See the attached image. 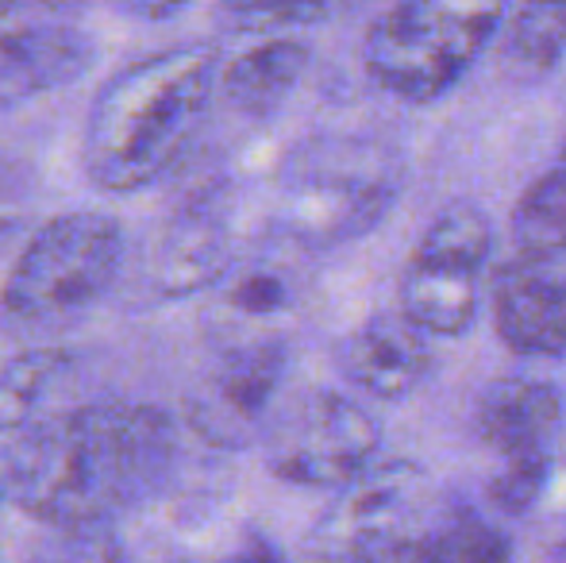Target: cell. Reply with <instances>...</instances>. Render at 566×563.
<instances>
[{
    "instance_id": "cell-7",
    "label": "cell",
    "mask_w": 566,
    "mask_h": 563,
    "mask_svg": "<svg viewBox=\"0 0 566 563\" xmlns=\"http://www.w3.org/2000/svg\"><path fill=\"white\" fill-rule=\"evenodd\" d=\"M417 471L409 463L366 467L316 518L297 563H405L417 541Z\"/></svg>"
},
{
    "instance_id": "cell-21",
    "label": "cell",
    "mask_w": 566,
    "mask_h": 563,
    "mask_svg": "<svg viewBox=\"0 0 566 563\" xmlns=\"http://www.w3.org/2000/svg\"><path fill=\"white\" fill-rule=\"evenodd\" d=\"M343 0H224V15L243 31H293L324 23Z\"/></svg>"
},
{
    "instance_id": "cell-14",
    "label": "cell",
    "mask_w": 566,
    "mask_h": 563,
    "mask_svg": "<svg viewBox=\"0 0 566 563\" xmlns=\"http://www.w3.org/2000/svg\"><path fill=\"white\" fill-rule=\"evenodd\" d=\"M339 375L378 402H401L432 371V336L420 332L409 316L374 313L339 340Z\"/></svg>"
},
{
    "instance_id": "cell-17",
    "label": "cell",
    "mask_w": 566,
    "mask_h": 563,
    "mask_svg": "<svg viewBox=\"0 0 566 563\" xmlns=\"http://www.w3.org/2000/svg\"><path fill=\"white\" fill-rule=\"evenodd\" d=\"M405 563H513V544L474 510H451L420 529Z\"/></svg>"
},
{
    "instance_id": "cell-13",
    "label": "cell",
    "mask_w": 566,
    "mask_h": 563,
    "mask_svg": "<svg viewBox=\"0 0 566 563\" xmlns=\"http://www.w3.org/2000/svg\"><path fill=\"white\" fill-rule=\"evenodd\" d=\"M563 425V398L539 378H497L474 402V436L497 471L552 467V448Z\"/></svg>"
},
{
    "instance_id": "cell-3",
    "label": "cell",
    "mask_w": 566,
    "mask_h": 563,
    "mask_svg": "<svg viewBox=\"0 0 566 563\" xmlns=\"http://www.w3.org/2000/svg\"><path fill=\"white\" fill-rule=\"evenodd\" d=\"M127 236L116 217L74 209L35 228L12 259L0 290V313L23 332H59L82 321L119 282Z\"/></svg>"
},
{
    "instance_id": "cell-1",
    "label": "cell",
    "mask_w": 566,
    "mask_h": 563,
    "mask_svg": "<svg viewBox=\"0 0 566 563\" xmlns=\"http://www.w3.org/2000/svg\"><path fill=\"white\" fill-rule=\"evenodd\" d=\"M181 432L150 402L105 398L4 436L0 498L46 529L113 525L170 487Z\"/></svg>"
},
{
    "instance_id": "cell-2",
    "label": "cell",
    "mask_w": 566,
    "mask_h": 563,
    "mask_svg": "<svg viewBox=\"0 0 566 563\" xmlns=\"http://www.w3.org/2000/svg\"><path fill=\"white\" fill-rule=\"evenodd\" d=\"M220 51L181 43L127 62L97 90L82 132V166L105 194H139L174 170L217 101Z\"/></svg>"
},
{
    "instance_id": "cell-10",
    "label": "cell",
    "mask_w": 566,
    "mask_h": 563,
    "mask_svg": "<svg viewBox=\"0 0 566 563\" xmlns=\"http://www.w3.org/2000/svg\"><path fill=\"white\" fill-rule=\"evenodd\" d=\"M93 62L97 43L70 12L0 0V108L66 90Z\"/></svg>"
},
{
    "instance_id": "cell-20",
    "label": "cell",
    "mask_w": 566,
    "mask_h": 563,
    "mask_svg": "<svg viewBox=\"0 0 566 563\" xmlns=\"http://www.w3.org/2000/svg\"><path fill=\"white\" fill-rule=\"evenodd\" d=\"M23 563H127V552L113 525H62L46 529Z\"/></svg>"
},
{
    "instance_id": "cell-18",
    "label": "cell",
    "mask_w": 566,
    "mask_h": 563,
    "mask_svg": "<svg viewBox=\"0 0 566 563\" xmlns=\"http://www.w3.org/2000/svg\"><path fill=\"white\" fill-rule=\"evenodd\" d=\"M501 54L516 74H552L566 54V0H521Z\"/></svg>"
},
{
    "instance_id": "cell-9",
    "label": "cell",
    "mask_w": 566,
    "mask_h": 563,
    "mask_svg": "<svg viewBox=\"0 0 566 563\" xmlns=\"http://www.w3.org/2000/svg\"><path fill=\"white\" fill-rule=\"evenodd\" d=\"M285 378L282 340H239L217 355L186 402V425L217 448H247L274 421Z\"/></svg>"
},
{
    "instance_id": "cell-24",
    "label": "cell",
    "mask_w": 566,
    "mask_h": 563,
    "mask_svg": "<svg viewBox=\"0 0 566 563\" xmlns=\"http://www.w3.org/2000/svg\"><path fill=\"white\" fill-rule=\"evenodd\" d=\"M536 563H566V525L559 529V533H552V541L539 549Z\"/></svg>"
},
{
    "instance_id": "cell-6",
    "label": "cell",
    "mask_w": 566,
    "mask_h": 563,
    "mask_svg": "<svg viewBox=\"0 0 566 563\" xmlns=\"http://www.w3.org/2000/svg\"><path fill=\"white\" fill-rule=\"evenodd\" d=\"M493 232L478 205H448L428 225L401 274V313L428 336H462L482 305Z\"/></svg>"
},
{
    "instance_id": "cell-4",
    "label": "cell",
    "mask_w": 566,
    "mask_h": 563,
    "mask_svg": "<svg viewBox=\"0 0 566 563\" xmlns=\"http://www.w3.org/2000/svg\"><path fill=\"white\" fill-rule=\"evenodd\" d=\"M513 0H394L370 23L363 66L394 97H443L509 20Z\"/></svg>"
},
{
    "instance_id": "cell-16",
    "label": "cell",
    "mask_w": 566,
    "mask_h": 563,
    "mask_svg": "<svg viewBox=\"0 0 566 563\" xmlns=\"http://www.w3.org/2000/svg\"><path fill=\"white\" fill-rule=\"evenodd\" d=\"M77 359L66 347H23L0 363V436L43 421L62 386L74 378Z\"/></svg>"
},
{
    "instance_id": "cell-19",
    "label": "cell",
    "mask_w": 566,
    "mask_h": 563,
    "mask_svg": "<svg viewBox=\"0 0 566 563\" xmlns=\"http://www.w3.org/2000/svg\"><path fill=\"white\" fill-rule=\"evenodd\" d=\"M509 228H513L516 251L566 243V150L552 170L539 174L521 194Z\"/></svg>"
},
{
    "instance_id": "cell-15",
    "label": "cell",
    "mask_w": 566,
    "mask_h": 563,
    "mask_svg": "<svg viewBox=\"0 0 566 563\" xmlns=\"http://www.w3.org/2000/svg\"><path fill=\"white\" fill-rule=\"evenodd\" d=\"M305 66H308V46L301 39L290 35L262 39L251 51L235 54L228 66H220L217 97L224 101L231 113L262 121V116L277 113L285 105V97L305 77Z\"/></svg>"
},
{
    "instance_id": "cell-5",
    "label": "cell",
    "mask_w": 566,
    "mask_h": 563,
    "mask_svg": "<svg viewBox=\"0 0 566 563\" xmlns=\"http://www.w3.org/2000/svg\"><path fill=\"white\" fill-rule=\"evenodd\" d=\"M389 158L366 143L316 139L285 158L277 174L274 225L301 248H336L370 232L394 205Z\"/></svg>"
},
{
    "instance_id": "cell-11",
    "label": "cell",
    "mask_w": 566,
    "mask_h": 563,
    "mask_svg": "<svg viewBox=\"0 0 566 563\" xmlns=\"http://www.w3.org/2000/svg\"><path fill=\"white\" fill-rule=\"evenodd\" d=\"M231 267H235V240H231L228 186L201 181L166 217L150 259V282L163 301H181L220 285Z\"/></svg>"
},
{
    "instance_id": "cell-26",
    "label": "cell",
    "mask_w": 566,
    "mask_h": 563,
    "mask_svg": "<svg viewBox=\"0 0 566 563\" xmlns=\"http://www.w3.org/2000/svg\"><path fill=\"white\" fill-rule=\"evenodd\" d=\"M563 150H566V147H563Z\"/></svg>"
},
{
    "instance_id": "cell-25",
    "label": "cell",
    "mask_w": 566,
    "mask_h": 563,
    "mask_svg": "<svg viewBox=\"0 0 566 563\" xmlns=\"http://www.w3.org/2000/svg\"><path fill=\"white\" fill-rule=\"evenodd\" d=\"M405 560H409V556H405Z\"/></svg>"
},
{
    "instance_id": "cell-23",
    "label": "cell",
    "mask_w": 566,
    "mask_h": 563,
    "mask_svg": "<svg viewBox=\"0 0 566 563\" xmlns=\"http://www.w3.org/2000/svg\"><path fill=\"white\" fill-rule=\"evenodd\" d=\"M224 563H285V560H282V552H277L262 533H247L243 541H239L235 549L228 552Z\"/></svg>"
},
{
    "instance_id": "cell-8",
    "label": "cell",
    "mask_w": 566,
    "mask_h": 563,
    "mask_svg": "<svg viewBox=\"0 0 566 563\" xmlns=\"http://www.w3.org/2000/svg\"><path fill=\"white\" fill-rule=\"evenodd\" d=\"M378 421L343 394H308L266 428V467L290 487L339 490L378 456Z\"/></svg>"
},
{
    "instance_id": "cell-22",
    "label": "cell",
    "mask_w": 566,
    "mask_h": 563,
    "mask_svg": "<svg viewBox=\"0 0 566 563\" xmlns=\"http://www.w3.org/2000/svg\"><path fill=\"white\" fill-rule=\"evenodd\" d=\"M23 4H39V8H54V12H74V8L97 4L108 12L132 15V20H170V15L186 12L193 0H23Z\"/></svg>"
},
{
    "instance_id": "cell-12",
    "label": "cell",
    "mask_w": 566,
    "mask_h": 563,
    "mask_svg": "<svg viewBox=\"0 0 566 563\" xmlns=\"http://www.w3.org/2000/svg\"><path fill=\"white\" fill-rule=\"evenodd\" d=\"M493 329L521 355L566 352V243L524 248L493 279Z\"/></svg>"
}]
</instances>
